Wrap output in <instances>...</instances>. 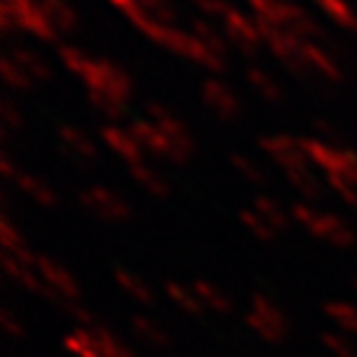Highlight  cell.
Returning <instances> with one entry per match:
<instances>
[{
    "mask_svg": "<svg viewBox=\"0 0 357 357\" xmlns=\"http://www.w3.org/2000/svg\"><path fill=\"white\" fill-rule=\"evenodd\" d=\"M251 208L268 223V226H271V229L275 231V234H283V231L288 229L290 216L283 211V206H280L278 201H273L271 196H256L253 204H251Z\"/></svg>",
    "mask_w": 357,
    "mask_h": 357,
    "instance_id": "21",
    "label": "cell"
},
{
    "mask_svg": "<svg viewBox=\"0 0 357 357\" xmlns=\"http://www.w3.org/2000/svg\"><path fill=\"white\" fill-rule=\"evenodd\" d=\"M40 8L50 22L52 33H70L77 25V15L65 0H40Z\"/></svg>",
    "mask_w": 357,
    "mask_h": 357,
    "instance_id": "18",
    "label": "cell"
},
{
    "mask_svg": "<svg viewBox=\"0 0 357 357\" xmlns=\"http://www.w3.org/2000/svg\"><path fill=\"white\" fill-rule=\"evenodd\" d=\"M82 206L87 208L92 216L102 218V221H127L129 218V204L117 196L114 191L105 189V186H89L79 194Z\"/></svg>",
    "mask_w": 357,
    "mask_h": 357,
    "instance_id": "6",
    "label": "cell"
},
{
    "mask_svg": "<svg viewBox=\"0 0 357 357\" xmlns=\"http://www.w3.org/2000/svg\"><path fill=\"white\" fill-rule=\"evenodd\" d=\"M35 268H38L40 278L43 283L47 285V290L52 293V301L57 305H75L82 296V290H79V283L60 261L50 256H38L35 258Z\"/></svg>",
    "mask_w": 357,
    "mask_h": 357,
    "instance_id": "4",
    "label": "cell"
},
{
    "mask_svg": "<svg viewBox=\"0 0 357 357\" xmlns=\"http://www.w3.org/2000/svg\"><path fill=\"white\" fill-rule=\"evenodd\" d=\"M231 164H234V169L248 184H266V174H263V169L253 159H248L243 154H231Z\"/></svg>",
    "mask_w": 357,
    "mask_h": 357,
    "instance_id": "32",
    "label": "cell"
},
{
    "mask_svg": "<svg viewBox=\"0 0 357 357\" xmlns=\"http://www.w3.org/2000/svg\"><path fill=\"white\" fill-rule=\"evenodd\" d=\"M221 20H223L226 33H229V40H234L243 52H256L258 47H261L263 33H261V28H258L256 17L248 20V17L238 15V13L229 8V13H226Z\"/></svg>",
    "mask_w": 357,
    "mask_h": 357,
    "instance_id": "8",
    "label": "cell"
},
{
    "mask_svg": "<svg viewBox=\"0 0 357 357\" xmlns=\"http://www.w3.org/2000/svg\"><path fill=\"white\" fill-rule=\"evenodd\" d=\"M114 283L119 285V290L129 301L139 303V305H154V290H151V285L144 278H139L134 271H129V268H117L114 271Z\"/></svg>",
    "mask_w": 357,
    "mask_h": 357,
    "instance_id": "11",
    "label": "cell"
},
{
    "mask_svg": "<svg viewBox=\"0 0 357 357\" xmlns=\"http://www.w3.org/2000/svg\"><path fill=\"white\" fill-rule=\"evenodd\" d=\"M355 288H357V280H355Z\"/></svg>",
    "mask_w": 357,
    "mask_h": 357,
    "instance_id": "41",
    "label": "cell"
},
{
    "mask_svg": "<svg viewBox=\"0 0 357 357\" xmlns=\"http://www.w3.org/2000/svg\"><path fill=\"white\" fill-rule=\"evenodd\" d=\"M323 345L333 352V357H357L350 340H345V337L337 333H323Z\"/></svg>",
    "mask_w": 357,
    "mask_h": 357,
    "instance_id": "34",
    "label": "cell"
},
{
    "mask_svg": "<svg viewBox=\"0 0 357 357\" xmlns=\"http://www.w3.org/2000/svg\"><path fill=\"white\" fill-rule=\"evenodd\" d=\"M13 62H15L17 67H20L22 73L28 75L30 82H38V79H45L47 77V67H45V62L40 60L38 55H33V52L28 50H17L13 52V55H8Z\"/></svg>",
    "mask_w": 357,
    "mask_h": 357,
    "instance_id": "26",
    "label": "cell"
},
{
    "mask_svg": "<svg viewBox=\"0 0 357 357\" xmlns=\"http://www.w3.org/2000/svg\"><path fill=\"white\" fill-rule=\"evenodd\" d=\"M248 3H251V8L256 10V17H261V20H266V22H273L280 6H283V0H248Z\"/></svg>",
    "mask_w": 357,
    "mask_h": 357,
    "instance_id": "36",
    "label": "cell"
},
{
    "mask_svg": "<svg viewBox=\"0 0 357 357\" xmlns=\"http://www.w3.org/2000/svg\"><path fill=\"white\" fill-rule=\"evenodd\" d=\"M60 57H62V62H65V65L70 67L75 75H79V77H82V73H84V67H87L89 57H84L82 52L75 50V47H62Z\"/></svg>",
    "mask_w": 357,
    "mask_h": 357,
    "instance_id": "37",
    "label": "cell"
},
{
    "mask_svg": "<svg viewBox=\"0 0 357 357\" xmlns=\"http://www.w3.org/2000/svg\"><path fill=\"white\" fill-rule=\"evenodd\" d=\"M288 181L298 189V194L305 196V199H320L323 196V189H320V181L315 178V174L310 172V167L296 169V172L285 174Z\"/></svg>",
    "mask_w": 357,
    "mask_h": 357,
    "instance_id": "25",
    "label": "cell"
},
{
    "mask_svg": "<svg viewBox=\"0 0 357 357\" xmlns=\"http://www.w3.org/2000/svg\"><path fill=\"white\" fill-rule=\"evenodd\" d=\"M95 333H97V340H100V347H102V357H137L109 328L100 325V328H95Z\"/></svg>",
    "mask_w": 357,
    "mask_h": 357,
    "instance_id": "28",
    "label": "cell"
},
{
    "mask_svg": "<svg viewBox=\"0 0 357 357\" xmlns=\"http://www.w3.org/2000/svg\"><path fill=\"white\" fill-rule=\"evenodd\" d=\"M62 345H65V350L73 357H102V347L100 340H97L95 328L92 330L77 328L73 333H67Z\"/></svg>",
    "mask_w": 357,
    "mask_h": 357,
    "instance_id": "15",
    "label": "cell"
},
{
    "mask_svg": "<svg viewBox=\"0 0 357 357\" xmlns=\"http://www.w3.org/2000/svg\"><path fill=\"white\" fill-rule=\"evenodd\" d=\"M129 325H132V333L137 335V340L154 347V350H167L172 345V337H169L167 330L156 323V320L146 318V315H134Z\"/></svg>",
    "mask_w": 357,
    "mask_h": 357,
    "instance_id": "13",
    "label": "cell"
},
{
    "mask_svg": "<svg viewBox=\"0 0 357 357\" xmlns=\"http://www.w3.org/2000/svg\"><path fill=\"white\" fill-rule=\"evenodd\" d=\"M3 124H6V127H20L22 124V114L15 112V107H13L10 102L3 105Z\"/></svg>",
    "mask_w": 357,
    "mask_h": 357,
    "instance_id": "39",
    "label": "cell"
},
{
    "mask_svg": "<svg viewBox=\"0 0 357 357\" xmlns=\"http://www.w3.org/2000/svg\"><path fill=\"white\" fill-rule=\"evenodd\" d=\"M129 132L134 134V139L139 142V146L144 151H149V154H154V156H167L169 159V144L154 122H149V119H137V122L129 127Z\"/></svg>",
    "mask_w": 357,
    "mask_h": 357,
    "instance_id": "12",
    "label": "cell"
},
{
    "mask_svg": "<svg viewBox=\"0 0 357 357\" xmlns=\"http://www.w3.org/2000/svg\"><path fill=\"white\" fill-rule=\"evenodd\" d=\"M248 82H251V87L268 102H280V97H283L278 82L268 73H263V70H248Z\"/></svg>",
    "mask_w": 357,
    "mask_h": 357,
    "instance_id": "27",
    "label": "cell"
},
{
    "mask_svg": "<svg viewBox=\"0 0 357 357\" xmlns=\"http://www.w3.org/2000/svg\"><path fill=\"white\" fill-rule=\"evenodd\" d=\"M303 60H305V70H315V73L328 79H340V67L335 65V60H330V57L325 55L320 47H315L312 43H305Z\"/></svg>",
    "mask_w": 357,
    "mask_h": 357,
    "instance_id": "24",
    "label": "cell"
},
{
    "mask_svg": "<svg viewBox=\"0 0 357 357\" xmlns=\"http://www.w3.org/2000/svg\"><path fill=\"white\" fill-rule=\"evenodd\" d=\"M191 35H196V38H199L201 43L206 45L208 50L213 52V55L221 57V60H223V50H226V43H223V38L218 35V30L213 28V25H208V22H204V20H194Z\"/></svg>",
    "mask_w": 357,
    "mask_h": 357,
    "instance_id": "29",
    "label": "cell"
},
{
    "mask_svg": "<svg viewBox=\"0 0 357 357\" xmlns=\"http://www.w3.org/2000/svg\"><path fill=\"white\" fill-rule=\"evenodd\" d=\"M201 95H204V102H206L208 109L223 122H231V119H236L241 114L238 100L221 79H206L201 84Z\"/></svg>",
    "mask_w": 357,
    "mask_h": 357,
    "instance_id": "9",
    "label": "cell"
},
{
    "mask_svg": "<svg viewBox=\"0 0 357 357\" xmlns=\"http://www.w3.org/2000/svg\"><path fill=\"white\" fill-rule=\"evenodd\" d=\"M146 119L159 127L164 139L169 144V159L178 164H186L194 156V139H191L189 129L184 127L181 119H176L164 105H149L146 107Z\"/></svg>",
    "mask_w": 357,
    "mask_h": 357,
    "instance_id": "2",
    "label": "cell"
},
{
    "mask_svg": "<svg viewBox=\"0 0 357 357\" xmlns=\"http://www.w3.org/2000/svg\"><path fill=\"white\" fill-rule=\"evenodd\" d=\"M261 146L273 162H278L283 167L285 174L307 167V162H310L305 151V142H298L293 137H266L261 142Z\"/></svg>",
    "mask_w": 357,
    "mask_h": 357,
    "instance_id": "7",
    "label": "cell"
},
{
    "mask_svg": "<svg viewBox=\"0 0 357 357\" xmlns=\"http://www.w3.org/2000/svg\"><path fill=\"white\" fill-rule=\"evenodd\" d=\"M241 221H243L245 229L251 231V234L256 236V238H261V241H273L275 236H278L266 221H263L261 216H258L256 211H253V208H245V211H241Z\"/></svg>",
    "mask_w": 357,
    "mask_h": 357,
    "instance_id": "33",
    "label": "cell"
},
{
    "mask_svg": "<svg viewBox=\"0 0 357 357\" xmlns=\"http://www.w3.org/2000/svg\"><path fill=\"white\" fill-rule=\"evenodd\" d=\"M191 3H194L204 15H211V17H223L229 13V8L223 6L221 0H191Z\"/></svg>",
    "mask_w": 357,
    "mask_h": 357,
    "instance_id": "38",
    "label": "cell"
},
{
    "mask_svg": "<svg viewBox=\"0 0 357 357\" xmlns=\"http://www.w3.org/2000/svg\"><path fill=\"white\" fill-rule=\"evenodd\" d=\"M164 293H167V298L178 307V310L186 312V315H191V318H201V315L206 312L204 310V305H201L199 296H196V290L191 288V285L178 283V280H167Z\"/></svg>",
    "mask_w": 357,
    "mask_h": 357,
    "instance_id": "14",
    "label": "cell"
},
{
    "mask_svg": "<svg viewBox=\"0 0 357 357\" xmlns=\"http://www.w3.org/2000/svg\"><path fill=\"white\" fill-rule=\"evenodd\" d=\"M15 184L22 189V194H28L30 199L35 201V204H40V206H55L57 204V194H55V189H52L45 178H40V176H33V174H25V172H20L17 174V178H15Z\"/></svg>",
    "mask_w": 357,
    "mask_h": 357,
    "instance_id": "19",
    "label": "cell"
},
{
    "mask_svg": "<svg viewBox=\"0 0 357 357\" xmlns=\"http://www.w3.org/2000/svg\"><path fill=\"white\" fill-rule=\"evenodd\" d=\"M0 241H3V256H13V258H25V261H33V253H30L28 243L22 238L20 229L13 223L10 216L0 218Z\"/></svg>",
    "mask_w": 357,
    "mask_h": 357,
    "instance_id": "17",
    "label": "cell"
},
{
    "mask_svg": "<svg viewBox=\"0 0 357 357\" xmlns=\"http://www.w3.org/2000/svg\"><path fill=\"white\" fill-rule=\"evenodd\" d=\"M137 10H142L146 17L151 20L162 22V25H169L172 28V20H174V8L169 6L167 0H137Z\"/></svg>",
    "mask_w": 357,
    "mask_h": 357,
    "instance_id": "30",
    "label": "cell"
},
{
    "mask_svg": "<svg viewBox=\"0 0 357 357\" xmlns=\"http://www.w3.org/2000/svg\"><path fill=\"white\" fill-rule=\"evenodd\" d=\"M290 216L296 218L303 229H307L312 236H318L320 241H325V243H330V245L350 248L357 241L352 229L342 218L333 216V213H318L312 206H307V204H296L293 211H290Z\"/></svg>",
    "mask_w": 357,
    "mask_h": 357,
    "instance_id": "1",
    "label": "cell"
},
{
    "mask_svg": "<svg viewBox=\"0 0 357 357\" xmlns=\"http://www.w3.org/2000/svg\"><path fill=\"white\" fill-rule=\"evenodd\" d=\"M323 310L340 330L357 335V305H352V303H347V301H330V303H325Z\"/></svg>",
    "mask_w": 357,
    "mask_h": 357,
    "instance_id": "23",
    "label": "cell"
},
{
    "mask_svg": "<svg viewBox=\"0 0 357 357\" xmlns=\"http://www.w3.org/2000/svg\"><path fill=\"white\" fill-rule=\"evenodd\" d=\"M191 288L196 290V296H199V301H201V305H204V310L221 312V315L231 312L229 296H226V293H223V290L218 288V285H213L211 280L196 278L194 283H191Z\"/></svg>",
    "mask_w": 357,
    "mask_h": 357,
    "instance_id": "20",
    "label": "cell"
},
{
    "mask_svg": "<svg viewBox=\"0 0 357 357\" xmlns=\"http://www.w3.org/2000/svg\"><path fill=\"white\" fill-rule=\"evenodd\" d=\"M102 139L109 146L114 154H119V159L129 164V167H137V164L144 162V149L139 146V142L134 139V134L129 129L114 127V124H107L102 129Z\"/></svg>",
    "mask_w": 357,
    "mask_h": 357,
    "instance_id": "10",
    "label": "cell"
},
{
    "mask_svg": "<svg viewBox=\"0 0 357 357\" xmlns=\"http://www.w3.org/2000/svg\"><path fill=\"white\" fill-rule=\"evenodd\" d=\"M318 3L335 22H340L345 28H357V15L345 0H318Z\"/></svg>",
    "mask_w": 357,
    "mask_h": 357,
    "instance_id": "31",
    "label": "cell"
},
{
    "mask_svg": "<svg viewBox=\"0 0 357 357\" xmlns=\"http://www.w3.org/2000/svg\"><path fill=\"white\" fill-rule=\"evenodd\" d=\"M0 328H3V333H6L8 337H13V340H22V337H25V325H22L20 318H15L10 310L0 312Z\"/></svg>",
    "mask_w": 357,
    "mask_h": 357,
    "instance_id": "35",
    "label": "cell"
},
{
    "mask_svg": "<svg viewBox=\"0 0 357 357\" xmlns=\"http://www.w3.org/2000/svg\"><path fill=\"white\" fill-rule=\"evenodd\" d=\"M60 142L65 146V151L75 159H82V162H92L97 156L95 142L89 139L87 134L79 132L75 127H60Z\"/></svg>",
    "mask_w": 357,
    "mask_h": 357,
    "instance_id": "16",
    "label": "cell"
},
{
    "mask_svg": "<svg viewBox=\"0 0 357 357\" xmlns=\"http://www.w3.org/2000/svg\"><path fill=\"white\" fill-rule=\"evenodd\" d=\"M132 178L142 186V189L146 191V194H151V196H162V199H164V196L169 194L167 178L156 172V169H151L146 162L132 167Z\"/></svg>",
    "mask_w": 357,
    "mask_h": 357,
    "instance_id": "22",
    "label": "cell"
},
{
    "mask_svg": "<svg viewBox=\"0 0 357 357\" xmlns=\"http://www.w3.org/2000/svg\"><path fill=\"white\" fill-rule=\"evenodd\" d=\"M114 3H117V6H122L127 13H132L134 6H137V0H114Z\"/></svg>",
    "mask_w": 357,
    "mask_h": 357,
    "instance_id": "40",
    "label": "cell"
},
{
    "mask_svg": "<svg viewBox=\"0 0 357 357\" xmlns=\"http://www.w3.org/2000/svg\"><path fill=\"white\" fill-rule=\"evenodd\" d=\"M3 25L6 28H10V25L25 28L45 40L55 35L40 3H35V0H3Z\"/></svg>",
    "mask_w": 357,
    "mask_h": 357,
    "instance_id": "5",
    "label": "cell"
},
{
    "mask_svg": "<svg viewBox=\"0 0 357 357\" xmlns=\"http://www.w3.org/2000/svg\"><path fill=\"white\" fill-rule=\"evenodd\" d=\"M245 323L266 342H283L288 337V318L268 296H253Z\"/></svg>",
    "mask_w": 357,
    "mask_h": 357,
    "instance_id": "3",
    "label": "cell"
}]
</instances>
